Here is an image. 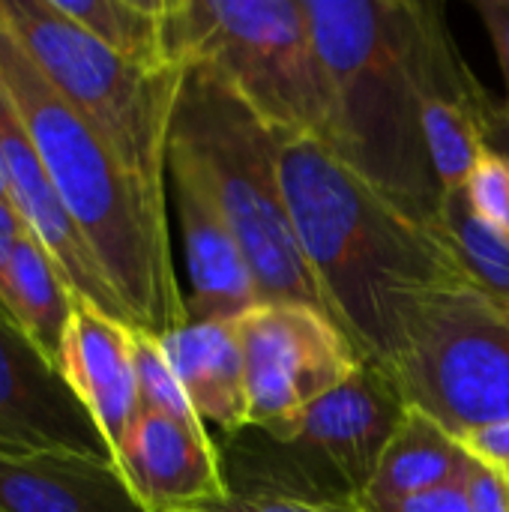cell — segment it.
I'll list each match as a JSON object with an SVG mask.
<instances>
[{
  "mask_svg": "<svg viewBox=\"0 0 509 512\" xmlns=\"http://www.w3.org/2000/svg\"><path fill=\"white\" fill-rule=\"evenodd\" d=\"M279 171L285 201L330 306L363 363L390 369L414 306L471 282L435 222L390 201L324 141L282 135Z\"/></svg>",
  "mask_w": 509,
  "mask_h": 512,
  "instance_id": "obj_1",
  "label": "cell"
},
{
  "mask_svg": "<svg viewBox=\"0 0 509 512\" xmlns=\"http://www.w3.org/2000/svg\"><path fill=\"white\" fill-rule=\"evenodd\" d=\"M0 78L66 204L120 294L132 327L156 339L186 327L168 231V195L132 177L60 99L0 18Z\"/></svg>",
  "mask_w": 509,
  "mask_h": 512,
  "instance_id": "obj_2",
  "label": "cell"
},
{
  "mask_svg": "<svg viewBox=\"0 0 509 512\" xmlns=\"http://www.w3.org/2000/svg\"><path fill=\"white\" fill-rule=\"evenodd\" d=\"M411 0H303L330 93L327 147L390 201L438 219L435 177L408 69Z\"/></svg>",
  "mask_w": 509,
  "mask_h": 512,
  "instance_id": "obj_3",
  "label": "cell"
},
{
  "mask_svg": "<svg viewBox=\"0 0 509 512\" xmlns=\"http://www.w3.org/2000/svg\"><path fill=\"white\" fill-rule=\"evenodd\" d=\"M279 141L282 135L219 78L207 69H186L168 144L189 156L231 225L261 303H303L330 315L285 201Z\"/></svg>",
  "mask_w": 509,
  "mask_h": 512,
  "instance_id": "obj_4",
  "label": "cell"
},
{
  "mask_svg": "<svg viewBox=\"0 0 509 512\" xmlns=\"http://www.w3.org/2000/svg\"><path fill=\"white\" fill-rule=\"evenodd\" d=\"M165 60L207 69L279 135H330V93L303 0H165Z\"/></svg>",
  "mask_w": 509,
  "mask_h": 512,
  "instance_id": "obj_5",
  "label": "cell"
},
{
  "mask_svg": "<svg viewBox=\"0 0 509 512\" xmlns=\"http://www.w3.org/2000/svg\"><path fill=\"white\" fill-rule=\"evenodd\" d=\"M0 18L105 150L147 189L168 195V141L186 72L117 57L51 0H0Z\"/></svg>",
  "mask_w": 509,
  "mask_h": 512,
  "instance_id": "obj_6",
  "label": "cell"
},
{
  "mask_svg": "<svg viewBox=\"0 0 509 512\" xmlns=\"http://www.w3.org/2000/svg\"><path fill=\"white\" fill-rule=\"evenodd\" d=\"M408 408L450 435L509 420V309L474 282L426 294L384 369Z\"/></svg>",
  "mask_w": 509,
  "mask_h": 512,
  "instance_id": "obj_7",
  "label": "cell"
},
{
  "mask_svg": "<svg viewBox=\"0 0 509 512\" xmlns=\"http://www.w3.org/2000/svg\"><path fill=\"white\" fill-rule=\"evenodd\" d=\"M246 369L249 429L300 417L363 366L342 327L315 306L261 303L234 321Z\"/></svg>",
  "mask_w": 509,
  "mask_h": 512,
  "instance_id": "obj_8",
  "label": "cell"
},
{
  "mask_svg": "<svg viewBox=\"0 0 509 512\" xmlns=\"http://www.w3.org/2000/svg\"><path fill=\"white\" fill-rule=\"evenodd\" d=\"M408 69L441 192L465 189L486 150L495 99L468 69L435 3H408Z\"/></svg>",
  "mask_w": 509,
  "mask_h": 512,
  "instance_id": "obj_9",
  "label": "cell"
},
{
  "mask_svg": "<svg viewBox=\"0 0 509 512\" xmlns=\"http://www.w3.org/2000/svg\"><path fill=\"white\" fill-rule=\"evenodd\" d=\"M405 408L408 405L393 378L381 366L363 363L342 387L264 435L282 447L315 453L342 486V495L357 501L366 492L387 441L402 423Z\"/></svg>",
  "mask_w": 509,
  "mask_h": 512,
  "instance_id": "obj_10",
  "label": "cell"
},
{
  "mask_svg": "<svg viewBox=\"0 0 509 512\" xmlns=\"http://www.w3.org/2000/svg\"><path fill=\"white\" fill-rule=\"evenodd\" d=\"M42 453L111 459L108 444L60 369L21 333L0 303V456Z\"/></svg>",
  "mask_w": 509,
  "mask_h": 512,
  "instance_id": "obj_11",
  "label": "cell"
},
{
  "mask_svg": "<svg viewBox=\"0 0 509 512\" xmlns=\"http://www.w3.org/2000/svg\"><path fill=\"white\" fill-rule=\"evenodd\" d=\"M0 168L6 177V192L12 207L18 210L30 234L39 240V246L51 255L63 279L69 282L72 294L132 327V318L120 294L114 291L96 252L90 249L87 237L75 225L72 213L66 210L3 78H0Z\"/></svg>",
  "mask_w": 509,
  "mask_h": 512,
  "instance_id": "obj_12",
  "label": "cell"
},
{
  "mask_svg": "<svg viewBox=\"0 0 509 512\" xmlns=\"http://www.w3.org/2000/svg\"><path fill=\"white\" fill-rule=\"evenodd\" d=\"M168 180L189 273L186 324H219L243 318L261 306L249 261L189 156L171 144Z\"/></svg>",
  "mask_w": 509,
  "mask_h": 512,
  "instance_id": "obj_13",
  "label": "cell"
},
{
  "mask_svg": "<svg viewBox=\"0 0 509 512\" xmlns=\"http://www.w3.org/2000/svg\"><path fill=\"white\" fill-rule=\"evenodd\" d=\"M114 465L144 512H198L231 495L204 426L141 414Z\"/></svg>",
  "mask_w": 509,
  "mask_h": 512,
  "instance_id": "obj_14",
  "label": "cell"
},
{
  "mask_svg": "<svg viewBox=\"0 0 509 512\" xmlns=\"http://www.w3.org/2000/svg\"><path fill=\"white\" fill-rule=\"evenodd\" d=\"M57 369L96 423L117 459L129 429L141 417L135 381V327L78 300Z\"/></svg>",
  "mask_w": 509,
  "mask_h": 512,
  "instance_id": "obj_15",
  "label": "cell"
},
{
  "mask_svg": "<svg viewBox=\"0 0 509 512\" xmlns=\"http://www.w3.org/2000/svg\"><path fill=\"white\" fill-rule=\"evenodd\" d=\"M0 512H144L111 459L0 456Z\"/></svg>",
  "mask_w": 509,
  "mask_h": 512,
  "instance_id": "obj_16",
  "label": "cell"
},
{
  "mask_svg": "<svg viewBox=\"0 0 509 512\" xmlns=\"http://www.w3.org/2000/svg\"><path fill=\"white\" fill-rule=\"evenodd\" d=\"M201 423L228 435L249 429L246 369L234 321L186 324L159 339Z\"/></svg>",
  "mask_w": 509,
  "mask_h": 512,
  "instance_id": "obj_17",
  "label": "cell"
},
{
  "mask_svg": "<svg viewBox=\"0 0 509 512\" xmlns=\"http://www.w3.org/2000/svg\"><path fill=\"white\" fill-rule=\"evenodd\" d=\"M471 456L456 435L417 408H405L357 504H393L465 483Z\"/></svg>",
  "mask_w": 509,
  "mask_h": 512,
  "instance_id": "obj_18",
  "label": "cell"
},
{
  "mask_svg": "<svg viewBox=\"0 0 509 512\" xmlns=\"http://www.w3.org/2000/svg\"><path fill=\"white\" fill-rule=\"evenodd\" d=\"M0 303L21 333L57 366L78 297L30 231L12 255Z\"/></svg>",
  "mask_w": 509,
  "mask_h": 512,
  "instance_id": "obj_19",
  "label": "cell"
},
{
  "mask_svg": "<svg viewBox=\"0 0 509 512\" xmlns=\"http://www.w3.org/2000/svg\"><path fill=\"white\" fill-rule=\"evenodd\" d=\"M99 45L144 69H174L165 60V0H51Z\"/></svg>",
  "mask_w": 509,
  "mask_h": 512,
  "instance_id": "obj_20",
  "label": "cell"
},
{
  "mask_svg": "<svg viewBox=\"0 0 509 512\" xmlns=\"http://www.w3.org/2000/svg\"><path fill=\"white\" fill-rule=\"evenodd\" d=\"M435 225L447 237L450 249L456 252L468 279L483 288L492 300L509 309V237L486 225L465 189L444 192L438 204Z\"/></svg>",
  "mask_w": 509,
  "mask_h": 512,
  "instance_id": "obj_21",
  "label": "cell"
},
{
  "mask_svg": "<svg viewBox=\"0 0 509 512\" xmlns=\"http://www.w3.org/2000/svg\"><path fill=\"white\" fill-rule=\"evenodd\" d=\"M135 381H138V405L141 414H159L171 417L186 426H204L174 375L165 348L156 336L135 330Z\"/></svg>",
  "mask_w": 509,
  "mask_h": 512,
  "instance_id": "obj_22",
  "label": "cell"
},
{
  "mask_svg": "<svg viewBox=\"0 0 509 512\" xmlns=\"http://www.w3.org/2000/svg\"><path fill=\"white\" fill-rule=\"evenodd\" d=\"M465 192L474 213L509 237V165L498 153H492L489 147L480 153Z\"/></svg>",
  "mask_w": 509,
  "mask_h": 512,
  "instance_id": "obj_23",
  "label": "cell"
},
{
  "mask_svg": "<svg viewBox=\"0 0 509 512\" xmlns=\"http://www.w3.org/2000/svg\"><path fill=\"white\" fill-rule=\"evenodd\" d=\"M198 512H360L354 504H330V501H315V498H300L288 492H252V495H237L231 492L225 501H216Z\"/></svg>",
  "mask_w": 509,
  "mask_h": 512,
  "instance_id": "obj_24",
  "label": "cell"
},
{
  "mask_svg": "<svg viewBox=\"0 0 509 512\" xmlns=\"http://www.w3.org/2000/svg\"><path fill=\"white\" fill-rule=\"evenodd\" d=\"M462 486L471 512H509V474L504 471L471 459Z\"/></svg>",
  "mask_w": 509,
  "mask_h": 512,
  "instance_id": "obj_25",
  "label": "cell"
},
{
  "mask_svg": "<svg viewBox=\"0 0 509 512\" xmlns=\"http://www.w3.org/2000/svg\"><path fill=\"white\" fill-rule=\"evenodd\" d=\"M357 507L360 512H471L462 483L435 489L426 495H414L405 501H393V504H357Z\"/></svg>",
  "mask_w": 509,
  "mask_h": 512,
  "instance_id": "obj_26",
  "label": "cell"
},
{
  "mask_svg": "<svg viewBox=\"0 0 509 512\" xmlns=\"http://www.w3.org/2000/svg\"><path fill=\"white\" fill-rule=\"evenodd\" d=\"M459 441H462V447L468 450L471 459L509 474V420L474 429V432L462 435Z\"/></svg>",
  "mask_w": 509,
  "mask_h": 512,
  "instance_id": "obj_27",
  "label": "cell"
},
{
  "mask_svg": "<svg viewBox=\"0 0 509 512\" xmlns=\"http://www.w3.org/2000/svg\"><path fill=\"white\" fill-rule=\"evenodd\" d=\"M474 9L480 12L486 30L492 36L498 66H501V75H504V84H507L504 105L509 108V0H474Z\"/></svg>",
  "mask_w": 509,
  "mask_h": 512,
  "instance_id": "obj_28",
  "label": "cell"
},
{
  "mask_svg": "<svg viewBox=\"0 0 509 512\" xmlns=\"http://www.w3.org/2000/svg\"><path fill=\"white\" fill-rule=\"evenodd\" d=\"M27 231L30 228L24 225V219L18 216L12 201H0V297H3V285H6L12 255H15V249H18V243L24 240Z\"/></svg>",
  "mask_w": 509,
  "mask_h": 512,
  "instance_id": "obj_29",
  "label": "cell"
},
{
  "mask_svg": "<svg viewBox=\"0 0 509 512\" xmlns=\"http://www.w3.org/2000/svg\"><path fill=\"white\" fill-rule=\"evenodd\" d=\"M486 147L498 153L509 165V108L504 102H495L489 123H486Z\"/></svg>",
  "mask_w": 509,
  "mask_h": 512,
  "instance_id": "obj_30",
  "label": "cell"
},
{
  "mask_svg": "<svg viewBox=\"0 0 509 512\" xmlns=\"http://www.w3.org/2000/svg\"><path fill=\"white\" fill-rule=\"evenodd\" d=\"M0 201H9V192H6V177H3V168H0Z\"/></svg>",
  "mask_w": 509,
  "mask_h": 512,
  "instance_id": "obj_31",
  "label": "cell"
}]
</instances>
